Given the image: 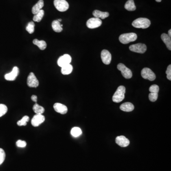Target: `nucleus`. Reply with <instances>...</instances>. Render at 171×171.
I'll return each instance as SVG.
<instances>
[{"label":"nucleus","instance_id":"1","mask_svg":"<svg viewBox=\"0 0 171 171\" xmlns=\"http://www.w3.org/2000/svg\"><path fill=\"white\" fill-rule=\"evenodd\" d=\"M151 25V21L147 18H139L133 21L132 26L136 28L146 29Z\"/></svg>","mask_w":171,"mask_h":171},{"label":"nucleus","instance_id":"2","mask_svg":"<svg viewBox=\"0 0 171 171\" xmlns=\"http://www.w3.org/2000/svg\"><path fill=\"white\" fill-rule=\"evenodd\" d=\"M126 93V88L123 86H120L118 88L115 92L113 96L112 100L115 103H120L124 99V94Z\"/></svg>","mask_w":171,"mask_h":171},{"label":"nucleus","instance_id":"3","mask_svg":"<svg viewBox=\"0 0 171 171\" xmlns=\"http://www.w3.org/2000/svg\"><path fill=\"white\" fill-rule=\"evenodd\" d=\"M137 36L135 33H128L122 34L119 36V41L123 44H128L131 42H134L136 40Z\"/></svg>","mask_w":171,"mask_h":171},{"label":"nucleus","instance_id":"4","mask_svg":"<svg viewBox=\"0 0 171 171\" xmlns=\"http://www.w3.org/2000/svg\"><path fill=\"white\" fill-rule=\"evenodd\" d=\"M54 5L57 10L61 12H65L69 8V4L66 0H54Z\"/></svg>","mask_w":171,"mask_h":171},{"label":"nucleus","instance_id":"5","mask_svg":"<svg viewBox=\"0 0 171 171\" xmlns=\"http://www.w3.org/2000/svg\"><path fill=\"white\" fill-rule=\"evenodd\" d=\"M141 76L142 78L146 79H148L150 81H154L156 78V76L154 72L149 68H144L141 71Z\"/></svg>","mask_w":171,"mask_h":171},{"label":"nucleus","instance_id":"6","mask_svg":"<svg viewBox=\"0 0 171 171\" xmlns=\"http://www.w3.org/2000/svg\"><path fill=\"white\" fill-rule=\"evenodd\" d=\"M118 70L121 71L123 76L127 79H131L132 77V72L129 68L126 67L124 64L119 63L118 65Z\"/></svg>","mask_w":171,"mask_h":171},{"label":"nucleus","instance_id":"7","mask_svg":"<svg viewBox=\"0 0 171 171\" xmlns=\"http://www.w3.org/2000/svg\"><path fill=\"white\" fill-rule=\"evenodd\" d=\"M129 50L133 52L139 53H144L147 50V47L144 44L137 43L130 46L129 47Z\"/></svg>","mask_w":171,"mask_h":171},{"label":"nucleus","instance_id":"8","mask_svg":"<svg viewBox=\"0 0 171 171\" xmlns=\"http://www.w3.org/2000/svg\"><path fill=\"white\" fill-rule=\"evenodd\" d=\"M27 85L30 88H37L39 85V82L33 72H31L27 78Z\"/></svg>","mask_w":171,"mask_h":171},{"label":"nucleus","instance_id":"9","mask_svg":"<svg viewBox=\"0 0 171 171\" xmlns=\"http://www.w3.org/2000/svg\"><path fill=\"white\" fill-rule=\"evenodd\" d=\"M86 24L88 28H96L101 25L102 21L97 18H91L87 21Z\"/></svg>","mask_w":171,"mask_h":171},{"label":"nucleus","instance_id":"10","mask_svg":"<svg viewBox=\"0 0 171 171\" xmlns=\"http://www.w3.org/2000/svg\"><path fill=\"white\" fill-rule=\"evenodd\" d=\"M71 57L68 54H64L63 56H60L57 60V65L60 67H63L64 66L70 64L71 62Z\"/></svg>","mask_w":171,"mask_h":171},{"label":"nucleus","instance_id":"11","mask_svg":"<svg viewBox=\"0 0 171 171\" xmlns=\"http://www.w3.org/2000/svg\"><path fill=\"white\" fill-rule=\"evenodd\" d=\"M45 119V118L43 115L36 114L32 118L31 123L34 127H37L44 122Z\"/></svg>","mask_w":171,"mask_h":171},{"label":"nucleus","instance_id":"12","mask_svg":"<svg viewBox=\"0 0 171 171\" xmlns=\"http://www.w3.org/2000/svg\"><path fill=\"white\" fill-rule=\"evenodd\" d=\"M19 73V68L17 67H14L12 71L9 73L6 74L4 76L6 80L8 81H14L17 77Z\"/></svg>","mask_w":171,"mask_h":171},{"label":"nucleus","instance_id":"13","mask_svg":"<svg viewBox=\"0 0 171 171\" xmlns=\"http://www.w3.org/2000/svg\"><path fill=\"white\" fill-rule=\"evenodd\" d=\"M101 57L103 63L106 65H109L111 63L112 56L109 51L107 50H104L102 51Z\"/></svg>","mask_w":171,"mask_h":171},{"label":"nucleus","instance_id":"14","mask_svg":"<svg viewBox=\"0 0 171 171\" xmlns=\"http://www.w3.org/2000/svg\"><path fill=\"white\" fill-rule=\"evenodd\" d=\"M116 143L121 147H126L129 146L130 141L125 136L121 135L116 137Z\"/></svg>","mask_w":171,"mask_h":171},{"label":"nucleus","instance_id":"15","mask_svg":"<svg viewBox=\"0 0 171 171\" xmlns=\"http://www.w3.org/2000/svg\"><path fill=\"white\" fill-rule=\"evenodd\" d=\"M53 108L56 112L62 115L66 114L68 112L67 107L65 105L60 103H55L54 105Z\"/></svg>","mask_w":171,"mask_h":171},{"label":"nucleus","instance_id":"16","mask_svg":"<svg viewBox=\"0 0 171 171\" xmlns=\"http://www.w3.org/2000/svg\"><path fill=\"white\" fill-rule=\"evenodd\" d=\"M120 109L124 112H131L134 109V106L130 102H126L121 105Z\"/></svg>","mask_w":171,"mask_h":171},{"label":"nucleus","instance_id":"17","mask_svg":"<svg viewBox=\"0 0 171 171\" xmlns=\"http://www.w3.org/2000/svg\"><path fill=\"white\" fill-rule=\"evenodd\" d=\"M93 15L94 17L100 19H105L106 18L108 17L109 14L108 12H102L98 10H95L93 12Z\"/></svg>","mask_w":171,"mask_h":171},{"label":"nucleus","instance_id":"18","mask_svg":"<svg viewBox=\"0 0 171 171\" xmlns=\"http://www.w3.org/2000/svg\"><path fill=\"white\" fill-rule=\"evenodd\" d=\"M44 6V1L43 0H39L38 3L34 6L32 8V12L34 14H36Z\"/></svg>","mask_w":171,"mask_h":171},{"label":"nucleus","instance_id":"19","mask_svg":"<svg viewBox=\"0 0 171 171\" xmlns=\"http://www.w3.org/2000/svg\"><path fill=\"white\" fill-rule=\"evenodd\" d=\"M161 39L166 44L168 50H171V37L166 34H163L161 35Z\"/></svg>","mask_w":171,"mask_h":171},{"label":"nucleus","instance_id":"20","mask_svg":"<svg viewBox=\"0 0 171 171\" xmlns=\"http://www.w3.org/2000/svg\"><path fill=\"white\" fill-rule=\"evenodd\" d=\"M63 25L60 24V22L57 20H55L52 23V29L56 32H60L62 31Z\"/></svg>","mask_w":171,"mask_h":171},{"label":"nucleus","instance_id":"21","mask_svg":"<svg viewBox=\"0 0 171 171\" xmlns=\"http://www.w3.org/2000/svg\"><path fill=\"white\" fill-rule=\"evenodd\" d=\"M33 43L39 47L40 50H44L47 47V43L44 40H38V39H34L33 40Z\"/></svg>","mask_w":171,"mask_h":171},{"label":"nucleus","instance_id":"22","mask_svg":"<svg viewBox=\"0 0 171 171\" xmlns=\"http://www.w3.org/2000/svg\"><path fill=\"white\" fill-rule=\"evenodd\" d=\"M124 8L127 11H134L136 10L134 0H128L124 5Z\"/></svg>","mask_w":171,"mask_h":171},{"label":"nucleus","instance_id":"23","mask_svg":"<svg viewBox=\"0 0 171 171\" xmlns=\"http://www.w3.org/2000/svg\"><path fill=\"white\" fill-rule=\"evenodd\" d=\"M73 70V67L71 64H68L62 67V73L63 75H66L70 74Z\"/></svg>","mask_w":171,"mask_h":171},{"label":"nucleus","instance_id":"24","mask_svg":"<svg viewBox=\"0 0 171 171\" xmlns=\"http://www.w3.org/2000/svg\"><path fill=\"white\" fill-rule=\"evenodd\" d=\"M33 110L34 112L37 115H42L43 113L44 112L45 109L44 107L40 106L37 103H35L33 107Z\"/></svg>","mask_w":171,"mask_h":171},{"label":"nucleus","instance_id":"25","mask_svg":"<svg viewBox=\"0 0 171 171\" xmlns=\"http://www.w3.org/2000/svg\"><path fill=\"white\" fill-rule=\"evenodd\" d=\"M44 15V11L43 10H40L39 12L34 15L33 18V20L34 21H36L39 23L42 21V18L43 17Z\"/></svg>","mask_w":171,"mask_h":171},{"label":"nucleus","instance_id":"26","mask_svg":"<svg viewBox=\"0 0 171 171\" xmlns=\"http://www.w3.org/2000/svg\"><path fill=\"white\" fill-rule=\"evenodd\" d=\"M70 133L73 137H77L81 135L82 130L79 127H74L72 128Z\"/></svg>","mask_w":171,"mask_h":171},{"label":"nucleus","instance_id":"27","mask_svg":"<svg viewBox=\"0 0 171 171\" xmlns=\"http://www.w3.org/2000/svg\"><path fill=\"white\" fill-rule=\"evenodd\" d=\"M29 118L28 116H23L20 120L18 121L17 124L19 126H25L28 122L29 121Z\"/></svg>","mask_w":171,"mask_h":171},{"label":"nucleus","instance_id":"28","mask_svg":"<svg viewBox=\"0 0 171 171\" xmlns=\"http://www.w3.org/2000/svg\"><path fill=\"white\" fill-rule=\"evenodd\" d=\"M34 27H35L34 23L33 21H31L29 22L27 25L26 29L29 34H32L34 31Z\"/></svg>","mask_w":171,"mask_h":171},{"label":"nucleus","instance_id":"29","mask_svg":"<svg viewBox=\"0 0 171 171\" xmlns=\"http://www.w3.org/2000/svg\"><path fill=\"white\" fill-rule=\"evenodd\" d=\"M8 108L6 105L4 104H0V117L4 116L7 113Z\"/></svg>","mask_w":171,"mask_h":171},{"label":"nucleus","instance_id":"30","mask_svg":"<svg viewBox=\"0 0 171 171\" xmlns=\"http://www.w3.org/2000/svg\"><path fill=\"white\" fill-rule=\"evenodd\" d=\"M158 96L157 93L150 92L149 94V99L151 102H155L157 99Z\"/></svg>","mask_w":171,"mask_h":171},{"label":"nucleus","instance_id":"31","mask_svg":"<svg viewBox=\"0 0 171 171\" xmlns=\"http://www.w3.org/2000/svg\"><path fill=\"white\" fill-rule=\"evenodd\" d=\"M5 153L4 150L0 148V165L3 163L5 158Z\"/></svg>","mask_w":171,"mask_h":171},{"label":"nucleus","instance_id":"32","mask_svg":"<svg viewBox=\"0 0 171 171\" xmlns=\"http://www.w3.org/2000/svg\"><path fill=\"white\" fill-rule=\"evenodd\" d=\"M159 88L157 85H153L149 88V91L150 92L158 93Z\"/></svg>","mask_w":171,"mask_h":171},{"label":"nucleus","instance_id":"33","mask_svg":"<svg viewBox=\"0 0 171 171\" xmlns=\"http://www.w3.org/2000/svg\"><path fill=\"white\" fill-rule=\"evenodd\" d=\"M26 145H27V143L25 141L19 140L16 142V146H17L18 147L23 148V147H25Z\"/></svg>","mask_w":171,"mask_h":171},{"label":"nucleus","instance_id":"34","mask_svg":"<svg viewBox=\"0 0 171 171\" xmlns=\"http://www.w3.org/2000/svg\"><path fill=\"white\" fill-rule=\"evenodd\" d=\"M166 74L167 75V78L169 80H171V65H169L167 67V70L166 71Z\"/></svg>","mask_w":171,"mask_h":171},{"label":"nucleus","instance_id":"35","mask_svg":"<svg viewBox=\"0 0 171 171\" xmlns=\"http://www.w3.org/2000/svg\"><path fill=\"white\" fill-rule=\"evenodd\" d=\"M37 96L36 95H32L31 97V99L33 101L37 102Z\"/></svg>","mask_w":171,"mask_h":171},{"label":"nucleus","instance_id":"36","mask_svg":"<svg viewBox=\"0 0 171 171\" xmlns=\"http://www.w3.org/2000/svg\"><path fill=\"white\" fill-rule=\"evenodd\" d=\"M168 36L171 37V29H169L168 31Z\"/></svg>","mask_w":171,"mask_h":171},{"label":"nucleus","instance_id":"37","mask_svg":"<svg viewBox=\"0 0 171 171\" xmlns=\"http://www.w3.org/2000/svg\"><path fill=\"white\" fill-rule=\"evenodd\" d=\"M155 1L159 3V2H161V1H162V0H155Z\"/></svg>","mask_w":171,"mask_h":171},{"label":"nucleus","instance_id":"38","mask_svg":"<svg viewBox=\"0 0 171 171\" xmlns=\"http://www.w3.org/2000/svg\"><path fill=\"white\" fill-rule=\"evenodd\" d=\"M57 20L58 21H59V22H60V21H62V19H58V20Z\"/></svg>","mask_w":171,"mask_h":171}]
</instances>
